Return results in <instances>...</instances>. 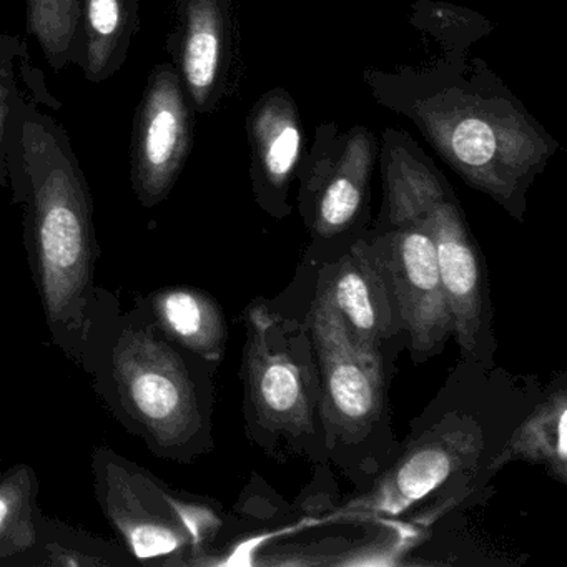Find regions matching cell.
I'll return each mask as SVG.
<instances>
[{
	"instance_id": "obj_1",
	"label": "cell",
	"mask_w": 567,
	"mask_h": 567,
	"mask_svg": "<svg viewBox=\"0 0 567 567\" xmlns=\"http://www.w3.org/2000/svg\"><path fill=\"white\" fill-rule=\"evenodd\" d=\"M22 104L6 134L9 187L52 343L78 367L97 300L94 198L61 122Z\"/></svg>"
},
{
	"instance_id": "obj_2",
	"label": "cell",
	"mask_w": 567,
	"mask_h": 567,
	"mask_svg": "<svg viewBox=\"0 0 567 567\" xmlns=\"http://www.w3.org/2000/svg\"><path fill=\"white\" fill-rule=\"evenodd\" d=\"M205 363L165 334L145 297L124 308L99 285L78 367L109 413L155 456L187 463L207 446Z\"/></svg>"
},
{
	"instance_id": "obj_3",
	"label": "cell",
	"mask_w": 567,
	"mask_h": 567,
	"mask_svg": "<svg viewBox=\"0 0 567 567\" xmlns=\"http://www.w3.org/2000/svg\"><path fill=\"white\" fill-rule=\"evenodd\" d=\"M91 470L95 499L137 564H204L221 526L212 507L109 446L92 451Z\"/></svg>"
},
{
	"instance_id": "obj_4",
	"label": "cell",
	"mask_w": 567,
	"mask_h": 567,
	"mask_svg": "<svg viewBox=\"0 0 567 567\" xmlns=\"http://www.w3.org/2000/svg\"><path fill=\"white\" fill-rule=\"evenodd\" d=\"M416 112L441 155L471 185L504 204L553 154L539 128L501 99L446 94Z\"/></svg>"
},
{
	"instance_id": "obj_5",
	"label": "cell",
	"mask_w": 567,
	"mask_h": 567,
	"mask_svg": "<svg viewBox=\"0 0 567 567\" xmlns=\"http://www.w3.org/2000/svg\"><path fill=\"white\" fill-rule=\"evenodd\" d=\"M386 192L406 200L433 238L437 270L450 308L453 333L464 351L474 350L481 328V271L463 217L447 200L433 172L401 147L388 154Z\"/></svg>"
},
{
	"instance_id": "obj_6",
	"label": "cell",
	"mask_w": 567,
	"mask_h": 567,
	"mask_svg": "<svg viewBox=\"0 0 567 567\" xmlns=\"http://www.w3.org/2000/svg\"><path fill=\"white\" fill-rule=\"evenodd\" d=\"M247 324L245 367L251 406L270 430L297 436L311 433L320 408V377L307 334L265 307L251 308Z\"/></svg>"
},
{
	"instance_id": "obj_7",
	"label": "cell",
	"mask_w": 567,
	"mask_h": 567,
	"mask_svg": "<svg viewBox=\"0 0 567 567\" xmlns=\"http://www.w3.org/2000/svg\"><path fill=\"white\" fill-rule=\"evenodd\" d=\"M388 208L393 230L364 247L386 281L414 353L431 354L453 333L433 238L403 198L388 194Z\"/></svg>"
},
{
	"instance_id": "obj_8",
	"label": "cell",
	"mask_w": 567,
	"mask_h": 567,
	"mask_svg": "<svg viewBox=\"0 0 567 567\" xmlns=\"http://www.w3.org/2000/svg\"><path fill=\"white\" fill-rule=\"evenodd\" d=\"M310 330L320 361V408L324 420L344 436L367 433L383 404L380 348L358 340L320 291L311 308Z\"/></svg>"
},
{
	"instance_id": "obj_9",
	"label": "cell",
	"mask_w": 567,
	"mask_h": 567,
	"mask_svg": "<svg viewBox=\"0 0 567 567\" xmlns=\"http://www.w3.org/2000/svg\"><path fill=\"white\" fill-rule=\"evenodd\" d=\"M194 142V105L172 64L155 65L135 111L131 182L138 204L157 207L174 190Z\"/></svg>"
},
{
	"instance_id": "obj_10",
	"label": "cell",
	"mask_w": 567,
	"mask_h": 567,
	"mask_svg": "<svg viewBox=\"0 0 567 567\" xmlns=\"http://www.w3.org/2000/svg\"><path fill=\"white\" fill-rule=\"evenodd\" d=\"M167 45L195 111L210 112L227 71L228 0H178Z\"/></svg>"
},
{
	"instance_id": "obj_11",
	"label": "cell",
	"mask_w": 567,
	"mask_h": 567,
	"mask_svg": "<svg viewBox=\"0 0 567 567\" xmlns=\"http://www.w3.org/2000/svg\"><path fill=\"white\" fill-rule=\"evenodd\" d=\"M318 291L333 305L354 337L368 347L380 348L383 341L403 330L386 281L364 241L324 270Z\"/></svg>"
},
{
	"instance_id": "obj_12",
	"label": "cell",
	"mask_w": 567,
	"mask_h": 567,
	"mask_svg": "<svg viewBox=\"0 0 567 567\" xmlns=\"http://www.w3.org/2000/svg\"><path fill=\"white\" fill-rule=\"evenodd\" d=\"M477 453V437L467 431H447L431 437L401 460L378 483L373 493L350 507L370 513H401L440 487L451 474L476 460Z\"/></svg>"
},
{
	"instance_id": "obj_13",
	"label": "cell",
	"mask_w": 567,
	"mask_h": 567,
	"mask_svg": "<svg viewBox=\"0 0 567 567\" xmlns=\"http://www.w3.org/2000/svg\"><path fill=\"white\" fill-rule=\"evenodd\" d=\"M141 29L138 0H84L75 64L85 81L102 84L127 61Z\"/></svg>"
},
{
	"instance_id": "obj_14",
	"label": "cell",
	"mask_w": 567,
	"mask_h": 567,
	"mask_svg": "<svg viewBox=\"0 0 567 567\" xmlns=\"http://www.w3.org/2000/svg\"><path fill=\"white\" fill-rule=\"evenodd\" d=\"M152 317L175 343L217 363L224 357L227 324L214 298L192 287H165L145 297Z\"/></svg>"
},
{
	"instance_id": "obj_15",
	"label": "cell",
	"mask_w": 567,
	"mask_h": 567,
	"mask_svg": "<svg viewBox=\"0 0 567 567\" xmlns=\"http://www.w3.org/2000/svg\"><path fill=\"white\" fill-rule=\"evenodd\" d=\"M373 154L374 141L370 132L354 131L344 141L315 205V230L321 237L341 234L360 214L370 185Z\"/></svg>"
},
{
	"instance_id": "obj_16",
	"label": "cell",
	"mask_w": 567,
	"mask_h": 567,
	"mask_svg": "<svg viewBox=\"0 0 567 567\" xmlns=\"http://www.w3.org/2000/svg\"><path fill=\"white\" fill-rule=\"evenodd\" d=\"M567 394L560 390L534 408L503 450L494 456L496 471L514 460L544 464L560 483H567Z\"/></svg>"
},
{
	"instance_id": "obj_17",
	"label": "cell",
	"mask_w": 567,
	"mask_h": 567,
	"mask_svg": "<svg viewBox=\"0 0 567 567\" xmlns=\"http://www.w3.org/2000/svg\"><path fill=\"white\" fill-rule=\"evenodd\" d=\"M250 132L265 181L271 187H284L301 154L300 118L291 99L281 91L268 94L251 115Z\"/></svg>"
},
{
	"instance_id": "obj_18",
	"label": "cell",
	"mask_w": 567,
	"mask_h": 567,
	"mask_svg": "<svg viewBox=\"0 0 567 567\" xmlns=\"http://www.w3.org/2000/svg\"><path fill=\"white\" fill-rule=\"evenodd\" d=\"M38 540L18 566L128 567L137 560L121 543H111L78 527L69 526L38 509Z\"/></svg>"
},
{
	"instance_id": "obj_19",
	"label": "cell",
	"mask_w": 567,
	"mask_h": 567,
	"mask_svg": "<svg viewBox=\"0 0 567 567\" xmlns=\"http://www.w3.org/2000/svg\"><path fill=\"white\" fill-rule=\"evenodd\" d=\"M59 111L62 102L49 91L44 72L32 61L31 49L21 35L0 34V188L9 187L6 134L22 104Z\"/></svg>"
},
{
	"instance_id": "obj_20",
	"label": "cell",
	"mask_w": 567,
	"mask_h": 567,
	"mask_svg": "<svg viewBox=\"0 0 567 567\" xmlns=\"http://www.w3.org/2000/svg\"><path fill=\"white\" fill-rule=\"evenodd\" d=\"M39 493L38 473L28 463L0 473V566H18L35 546Z\"/></svg>"
},
{
	"instance_id": "obj_21",
	"label": "cell",
	"mask_w": 567,
	"mask_h": 567,
	"mask_svg": "<svg viewBox=\"0 0 567 567\" xmlns=\"http://www.w3.org/2000/svg\"><path fill=\"white\" fill-rule=\"evenodd\" d=\"M84 0H25V29L54 72L75 64Z\"/></svg>"
}]
</instances>
